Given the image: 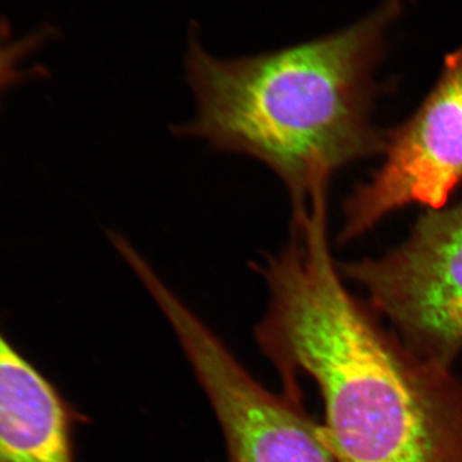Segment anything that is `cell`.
Wrapping results in <instances>:
<instances>
[{"label":"cell","instance_id":"obj_1","mask_svg":"<svg viewBox=\"0 0 462 462\" xmlns=\"http://www.w3.org/2000/svg\"><path fill=\"white\" fill-rule=\"evenodd\" d=\"M269 293L257 345L300 394L318 385L334 462H462V380L385 329L331 256L328 202L291 216L287 245L252 263Z\"/></svg>","mask_w":462,"mask_h":462},{"label":"cell","instance_id":"obj_2","mask_svg":"<svg viewBox=\"0 0 462 462\" xmlns=\"http://www.w3.org/2000/svg\"><path fill=\"white\" fill-rule=\"evenodd\" d=\"M404 3L385 0L338 32L234 60L211 56L191 36L185 76L194 112L173 134L254 158L284 185L291 209L307 205L340 170L384 152L375 71Z\"/></svg>","mask_w":462,"mask_h":462},{"label":"cell","instance_id":"obj_3","mask_svg":"<svg viewBox=\"0 0 462 462\" xmlns=\"http://www.w3.org/2000/svg\"><path fill=\"white\" fill-rule=\"evenodd\" d=\"M130 267L175 331L223 430L229 462H334L322 425L300 396L263 387L144 257Z\"/></svg>","mask_w":462,"mask_h":462},{"label":"cell","instance_id":"obj_4","mask_svg":"<svg viewBox=\"0 0 462 462\" xmlns=\"http://www.w3.org/2000/svg\"><path fill=\"white\" fill-rule=\"evenodd\" d=\"M404 345L451 367L462 352V199L427 209L400 247L339 267Z\"/></svg>","mask_w":462,"mask_h":462},{"label":"cell","instance_id":"obj_5","mask_svg":"<svg viewBox=\"0 0 462 462\" xmlns=\"http://www.w3.org/2000/svg\"><path fill=\"white\" fill-rule=\"evenodd\" d=\"M462 184V47L446 57L433 89L387 134L383 162L343 205L338 242H352L407 206L439 209Z\"/></svg>","mask_w":462,"mask_h":462},{"label":"cell","instance_id":"obj_6","mask_svg":"<svg viewBox=\"0 0 462 462\" xmlns=\"http://www.w3.org/2000/svg\"><path fill=\"white\" fill-rule=\"evenodd\" d=\"M0 462H76L65 400L2 331Z\"/></svg>","mask_w":462,"mask_h":462},{"label":"cell","instance_id":"obj_7","mask_svg":"<svg viewBox=\"0 0 462 462\" xmlns=\"http://www.w3.org/2000/svg\"><path fill=\"white\" fill-rule=\"evenodd\" d=\"M42 39L44 33L18 38L11 30L0 26V96L25 74L23 65Z\"/></svg>","mask_w":462,"mask_h":462}]
</instances>
